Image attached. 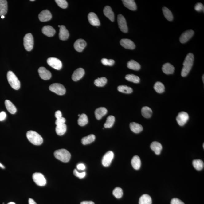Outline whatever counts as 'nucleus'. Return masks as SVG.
Segmentation results:
<instances>
[{
    "instance_id": "obj_45",
    "label": "nucleus",
    "mask_w": 204,
    "mask_h": 204,
    "mask_svg": "<svg viewBox=\"0 0 204 204\" xmlns=\"http://www.w3.org/2000/svg\"><path fill=\"white\" fill-rule=\"evenodd\" d=\"M102 63L105 65H108L111 66L114 65L115 61L113 60H108L106 58H103L101 60Z\"/></svg>"
},
{
    "instance_id": "obj_48",
    "label": "nucleus",
    "mask_w": 204,
    "mask_h": 204,
    "mask_svg": "<svg viewBox=\"0 0 204 204\" xmlns=\"http://www.w3.org/2000/svg\"><path fill=\"white\" fill-rule=\"evenodd\" d=\"M66 121V120L65 118L61 117L59 119H57L55 121L56 125H59L65 124Z\"/></svg>"
},
{
    "instance_id": "obj_49",
    "label": "nucleus",
    "mask_w": 204,
    "mask_h": 204,
    "mask_svg": "<svg viewBox=\"0 0 204 204\" xmlns=\"http://www.w3.org/2000/svg\"><path fill=\"white\" fill-rule=\"evenodd\" d=\"M171 204H185V203L178 198H174L171 201Z\"/></svg>"
},
{
    "instance_id": "obj_27",
    "label": "nucleus",
    "mask_w": 204,
    "mask_h": 204,
    "mask_svg": "<svg viewBox=\"0 0 204 204\" xmlns=\"http://www.w3.org/2000/svg\"><path fill=\"white\" fill-rule=\"evenodd\" d=\"M8 10L7 2L6 0H0V16H4Z\"/></svg>"
},
{
    "instance_id": "obj_7",
    "label": "nucleus",
    "mask_w": 204,
    "mask_h": 204,
    "mask_svg": "<svg viewBox=\"0 0 204 204\" xmlns=\"http://www.w3.org/2000/svg\"><path fill=\"white\" fill-rule=\"evenodd\" d=\"M32 177L34 182L40 186H44L47 183V181L45 177L41 173H35L33 174Z\"/></svg>"
},
{
    "instance_id": "obj_40",
    "label": "nucleus",
    "mask_w": 204,
    "mask_h": 204,
    "mask_svg": "<svg viewBox=\"0 0 204 204\" xmlns=\"http://www.w3.org/2000/svg\"><path fill=\"white\" fill-rule=\"evenodd\" d=\"M115 121V117L112 116H108L107 118L106 122L104 123V127L109 128L112 127Z\"/></svg>"
},
{
    "instance_id": "obj_21",
    "label": "nucleus",
    "mask_w": 204,
    "mask_h": 204,
    "mask_svg": "<svg viewBox=\"0 0 204 204\" xmlns=\"http://www.w3.org/2000/svg\"><path fill=\"white\" fill-rule=\"evenodd\" d=\"M122 2L124 6L131 10L135 11L137 9V6L134 0H123Z\"/></svg>"
},
{
    "instance_id": "obj_42",
    "label": "nucleus",
    "mask_w": 204,
    "mask_h": 204,
    "mask_svg": "<svg viewBox=\"0 0 204 204\" xmlns=\"http://www.w3.org/2000/svg\"><path fill=\"white\" fill-rule=\"evenodd\" d=\"M107 83V79L105 77L98 78L95 80L94 84L98 87L104 86Z\"/></svg>"
},
{
    "instance_id": "obj_9",
    "label": "nucleus",
    "mask_w": 204,
    "mask_h": 204,
    "mask_svg": "<svg viewBox=\"0 0 204 204\" xmlns=\"http://www.w3.org/2000/svg\"><path fill=\"white\" fill-rule=\"evenodd\" d=\"M114 153L111 151L107 152L102 159V163L105 167H108L111 164L112 161L114 158Z\"/></svg>"
},
{
    "instance_id": "obj_25",
    "label": "nucleus",
    "mask_w": 204,
    "mask_h": 204,
    "mask_svg": "<svg viewBox=\"0 0 204 204\" xmlns=\"http://www.w3.org/2000/svg\"><path fill=\"white\" fill-rule=\"evenodd\" d=\"M151 148L156 155H159L162 150V146L160 143L154 141L151 144Z\"/></svg>"
},
{
    "instance_id": "obj_2",
    "label": "nucleus",
    "mask_w": 204,
    "mask_h": 204,
    "mask_svg": "<svg viewBox=\"0 0 204 204\" xmlns=\"http://www.w3.org/2000/svg\"><path fill=\"white\" fill-rule=\"evenodd\" d=\"M27 137L29 141L35 145H40L43 142L42 136L35 131H27Z\"/></svg>"
},
{
    "instance_id": "obj_44",
    "label": "nucleus",
    "mask_w": 204,
    "mask_h": 204,
    "mask_svg": "<svg viewBox=\"0 0 204 204\" xmlns=\"http://www.w3.org/2000/svg\"><path fill=\"white\" fill-rule=\"evenodd\" d=\"M55 1L57 5L62 9H66L68 6V3L65 0H56Z\"/></svg>"
},
{
    "instance_id": "obj_18",
    "label": "nucleus",
    "mask_w": 204,
    "mask_h": 204,
    "mask_svg": "<svg viewBox=\"0 0 204 204\" xmlns=\"http://www.w3.org/2000/svg\"><path fill=\"white\" fill-rule=\"evenodd\" d=\"M84 74L85 71L83 69L78 68L74 72L73 75H72V80L74 81H78L83 78Z\"/></svg>"
},
{
    "instance_id": "obj_37",
    "label": "nucleus",
    "mask_w": 204,
    "mask_h": 204,
    "mask_svg": "<svg viewBox=\"0 0 204 204\" xmlns=\"http://www.w3.org/2000/svg\"><path fill=\"white\" fill-rule=\"evenodd\" d=\"M154 89L157 93H163L165 90V87L161 82H157L155 84Z\"/></svg>"
},
{
    "instance_id": "obj_3",
    "label": "nucleus",
    "mask_w": 204,
    "mask_h": 204,
    "mask_svg": "<svg viewBox=\"0 0 204 204\" xmlns=\"http://www.w3.org/2000/svg\"><path fill=\"white\" fill-rule=\"evenodd\" d=\"M54 156L57 159L65 163L70 161L71 158L70 153L65 149H61L56 151Z\"/></svg>"
},
{
    "instance_id": "obj_41",
    "label": "nucleus",
    "mask_w": 204,
    "mask_h": 204,
    "mask_svg": "<svg viewBox=\"0 0 204 204\" xmlns=\"http://www.w3.org/2000/svg\"><path fill=\"white\" fill-rule=\"evenodd\" d=\"M126 80L128 81L133 82L135 83H139L140 82V78L137 76L133 74H128L126 75Z\"/></svg>"
},
{
    "instance_id": "obj_17",
    "label": "nucleus",
    "mask_w": 204,
    "mask_h": 204,
    "mask_svg": "<svg viewBox=\"0 0 204 204\" xmlns=\"http://www.w3.org/2000/svg\"><path fill=\"white\" fill-rule=\"evenodd\" d=\"M86 45V42L83 39H80L76 41L74 44V47L77 52H80L83 51Z\"/></svg>"
},
{
    "instance_id": "obj_33",
    "label": "nucleus",
    "mask_w": 204,
    "mask_h": 204,
    "mask_svg": "<svg viewBox=\"0 0 204 204\" xmlns=\"http://www.w3.org/2000/svg\"><path fill=\"white\" fill-rule=\"evenodd\" d=\"M141 113L142 116L146 118H149L151 117L152 114V109L148 107L145 106L143 107L141 109Z\"/></svg>"
},
{
    "instance_id": "obj_31",
    "label": "nucleus",
    "mask_w": 204,
    "mask_h": 204,
    "mask_svg": "<svg viewBox=\"0 0 204 204\" xmlns=\"http://www.w3.org/2000/svg\"><path fill=\"white\" fill-rule=\"evenodd\" d=\"M152 198L148 195H143L139 198V204H152Z\"/></svg>"
},
{
    "instance_id": "obj_53",
    "label": "nucleus",
    "mask_w": 204,
    "mask_h": 204,
    "mask_svg": "<svg viewBox=\"0 0 204 204\" xmlns=\"http://www.w3.org/2000/svg\"><path fill=\"white\" fill-rule=\"evenodd\" d=\"M80 204H95V203L92 201H83L81 202Z\"/></svg>"
},
{
    "instance_id": "obj_35",
    "label": "nucleus",
    "mask_w": 204,
    "mask_h": 204,
    "mask_svg": "<svg viewBox=\"0 0 204 204\" xmlns=\"http://www.w3.org/2000/svg\"><path fill=\"white\" fill-rule=\"evenodd\" d=\"M163 14L168 21H171L173 19V16L171 11L168 8L164 7L162 9Z\"/></svg>"
},
{
    "instance_id": "obj_8",
    "label": "nucleus",
    "mask_w": 204,
    "mask_h": 204,
    "mask_svg": "<svg viewBox=\"0 0 204 204\" xmlns=\"http://www.w3.org/2000/svg\"><path fill=\"white\" fill-rule=\"evenodd\" d=\"M47 62L50 66L57 70H60L62 66L61 61L55 57H51L48 59Z\"/></svg>"
},
{
    "instance_id": "obj_36",
    "label": "nucleus",
    "mask_w": 204,
    "mask_h": 204,
    "mask_svg": "<svg viewBox=\"0 0 204 204\" xmlns=\"http://www.w3.org/2000/svg\"><path fill=\"white\" fill-rule=\"evenodd\" d=\"M79 117L78 120V124L80 126H83L88 124V116L85 114H82Z\"/></svg>"
},
{
    "instance_id": "obj_16",
    "label": "nucleus",
    "mask_w": 204,
    "mask_h": 204,
    "mask_svg": "<svg viewBox=\"0 0 204 204\" xmlns=\"http://www.w3.org/2000/svg\"><path fill=\"white\" fill-rule=\"evenodd\" d=\"M39 18L41 22H47L50 21L52 18V14L48 10H44L39 15Z\"/></svg>"
},
{
    "instance_id": "obj_26",
    "label": "nucleus",
    "mask_w": 204,
    "mask_h": 204,
    "mask_svg": "<svg viewBox=\"0 0 204 204\" xmlns=\"http://www.w3.org/2000/svg\"><path fill=\"white\" fill-rule=\"evenodd\" d=\"M130 128L131 131L136 134H139L143 130V127L141 125L135 122L131 123Z\"/></svg>"
},
{
    "instance_id": "obj_14",
    "label": "nucleus",
    "mask_w": 204,
    "mask_h": 204,
    "mask_svg": "<svg viewBox=\"0 0 204 204\" xmlns=\"http://www.w3.org/2000/svg\"><path fill=\"white\" fill-rule=\"evenodd\" d=\"M122 46L124 48L130 50H133L135 48V45L132 41L128 39H122L120 41Z\"/></svg>"
},
{
    "instance_id": "obj_15",
    "label": "nucleus",
    "mask_w": 204,
    "mask_h": 204,
    "mask_svg": "<svg viewBox=\"0 0 204 204\" xmlns=\"http://www.w3.org/2000/svg\"><path fill=\"white\" fill-rule=\"evenodd\" d=\"M88 18L89 22L92 26H100V22L97 16L94 13L91 12L88 14Z\"/></svg>"
},
{
    "instance_id": "obj_43",
    "label": "nucleus",
    "mask_w": 204,
    "mask_h": 204,
    "mask_svg": "<svg viewBox=\"0 0 204 204\" xmlns=\"http://www.w3.org/2000/svg\"><path fill=\"white\" fill-rule=\"evenodd\" d=\"M122 189L120 187H117L115 188L113 192V194L116 198L119 199L121 198L123 195Z\"/></svg>"
},
{
    "instance_id": "obj_11",
    "label": "nucleus",
    "mask_w": 204,
    "mask_h": 204,
    "mask_svg": "<svg viewBox=\"0 0 204 204\" xmlns=\"http://www.w3.org/2000/svg\"><path fill=\"white\" fill-rule=\"evenodd\" d=\"M118 22L120 29L123 33L128 32V27L126 21L122 15L119 14L118 16Z\"/></svg>"
},
{
    "instance_id": "obj_52",
    "label": "nucleus",
    "mask_w": 204,
    "mask_h": 204,
    "mask_svg": "<svg viewBox=\"0 0 204 204\" xmlns=\"http://www.w3.org/2000/svg\"><path fill=\"white\" fill-rule=\"evenodd\" d=\"M85 168H86V167H85V165L83 164H79L77 166V168L79 169V170H84Z\"/></svg>"
},
{
    "instance_id": "obj_24",
    "label": "nucleus",
    "mask_w": 204,
    "mask_h": 204,
    "mask_svg": "<svg viewBox=\"0 0 204 204\" xmlns=\"http://www.w3.org/2000/svg\"><path fill=\"white\" fill-rule=\"evenodd\" d=\"M108 111L106 108L101 107L95 110V116L97 119L99 120L106 114Z\"/></svg>"
},
{
    "instance_id": "obj_58",
    "label": "nucleus",
    "mask_w": 204,
    "mask_h": 204,
    "mask_svg": "<svg viewBox=\"0 0 204 204\" xmlns=\"http://www.w3.org/2000/svg\"><path fill=\"white\" fill-rule=\"evenodd\" d=\"M202 79H203V82L204 83V75H203V76H202Z\"/></svg>"
},
{
    "instance_id": "obj_1",
    "label": "nucleus",
    "mask_w": 204,
    "mask_h": 204,
    "mask_svg": "<svg viewBox=\"0 0 204 204\" xmlns=\"http://www.w3.org/2000/svg\"><path fill=\"white\" fill-rule=\"evenodd\" d=\"M194 61V55L192 53H189L186 56L183 63V67L182 68L181 75L182 77L187 76L191 69L193 66Z\"/></svg>"
},
{
    "instance_id": "obj_51",
    "label": "nucleus",
    "mask_w": 204,
    "mask_h": 204,
    "mask_svg": "<svg viewBox=\"0 0 204 204\" xmlns=\"http://www.w3.org/2000/svg\"><path fill=\"white\" fill-rule=\"evenodd\" d=\"M55 116L56 118H57V119L62 117L61 112L60 111H56L55 113Z\"/></svg>"
},
{
    "instance_id": "obj_13",
    "label": "nucleus",
    "mask_w": 204,
    "mask_h": 204,
    "mask_svg": "<svg viewBox=\"0 0 204 204\" xmlns=\"http://www.w3.org/2000/svg\"><path fill=\"white\" fill-rule=\"evenodd\" d=\"M38 73L41 78L43 80H47L50 79L52 77L51 72L47 70L45 67H41L39 69Z\"/></svg>"
},
{
    "instance_id": "obj_50",
    "label": "nucleus",
    "mask_w": 204,
    "mask_h": 204,
    "mask_svg": "<svg viewBox=\"0 0 204 204\" xmlns=\"http://www.w3.org/2000/svg\"><path fill=\"white\" fill-rule=\"evenodd\" d=\"M6 112L4 111L0 113V121H3L6 119Z\"/></svg>"
},
{
    "instance_id": "obj_59",
    "label": "nucleus",
    "mask_w": 204,
    "mask_h": 204,
    "mask_svg": "<svg viewBox=\"0 0 204 204\" xmlns=\"http://www.w3.org/2000/svg\"><path fill=\"white\" fill-rule=\"evenodd\" d=\"M30 1H34V0H31Z\"/></svg>"
},
{
    "instance_id": "obj_47",
    "label": "nucleus",
    "mask_w": 204,
    "mask_h": 204,
    "mask_svg": "<svg viewBox=\"0 0 204 204\" xmlns=\"http://www.w3.org/2000/svg\"><path fill=\"white\" fill-rule=\"evenodd\" d=\"M194 9L196 11H198V12H200L201 11H203L204 12V6L201 3H198L196 4Z\"/></svg>"
},
{
    "instance_id": "obj_39",
    "label": "nucleus",
    "mask_w": 204,
    "mask_h": 204,
    "mask_svg": "<svg viewBox=\"0 0 204 204\" xmlns=\"http://www.w3.org/2000/svg\"><path fill=\"white\" fill-rule=\"evenodd\" d=\"M118 90L121 93L129 94L132 92L133 90L131 87L126 86V85H120L118 87Z\"/></svg>"
},
{
    "instance_id": "obj_30",
    "label": "nucleus",
    "mask_w": 204,
    "mask_h": 204,
    "mask_svg": "<svg viewBox=\"0 0 204 204\" xmlns=\"http://www.w3.org/2000/svg\"><path fill=\"white\" fill-rule=\"evenodd\" d=\"M127 66L131 69L138 71L141 68V65L137 62L134 60H131L128 62Z\"/></svg>"
},
{
    "instance_id": "obj_54",
    "label": "nucleus",
    "mask_w": 204,
    "mask_h": 204,
    "mask_svg": "<svg viewBox=\"0 0 204 204\" xmlns=\"http://www.w3.org/2000/svg\"><path fill=\"white\" fill-rule=\"evenodd\" d=\"M29 204H37L36 202L32 198H29Z\"/></svg>"
},
{
    "instance_id": "obj_6",
    "label": "nucleus",
    "mask_w": 204,
    "mask_h": 204,
    "mask_svg": "<svg viewBox=\"0 0 204 204\" xmlns=\"http://www.w3.org/2000/svg\"><path fill=\"white\" fill-rule=\"evenodd\" d=\"M49 88L51 91L57 94V95H65L66 92L65 87L61 84H53L49 86Z\"/></svg>"
},
{
    "instance_id": "obj_19",
    "label": "nucleus",
    "mask_w": 204,
    "mask_h": 204,
    "mask_svg": "<svg viewBox=\"0 0 204 204\" xmlns=\"http://www.w3.org/2000/svg\"><path fill=\"white\" fill-rule=\"evenodd\" d=\"M69 37V33L66 28L64 26H60L59 37L60 40L65 41L67 40Z\"/></svg>"
},
{
    "instance_id": "obj_29",
    "label": "nucleus",
    "mask_w": 204,
    "mask_h": 204,
    "mask_svg": "<svg viewBox=\"0 0 204 204\" xmlns=\"http://www.w3.org/2000/svg\"><path fill=\"white\" fill-rule=\"evenodd\" d=\"M131 164L132 167L136 170H139L141 166V161L139 156H134L131 161Z\"/></svg>"
},
{
    "instance_id": "obj_28",
    "label": "nucleus",
    "mask_w": 204,
    "mask_h": 204,
    "mask_svg": "<svg viewBox=\"0 0 204 204\" xmlns=\"http://www.w3.org/2000/svg\"><path fill=\"white\" fill-rule=\"evenodd\" d=\"M5 104L6 109L10 113L12 114H14L16 113L17 109L12 102L9 100H6L5 102Z\"/></svg>"
},
{
    "instance_id": "obj_56",
    "label": "nucleus",
    "mask_w": 204,
    "mask_h": 204,
    "mask_svg": "<svg viewBox=\"0 0 204 204\" xmlns=\"http://www.w3.org/2000/svg\"><path fill=\"white\" fill-rule=\"evenodd\" d=\"M8 204H16L14 203V202H10V203H8Z\"/></svg>"
},
{
    "instance_id": "obj_5",
    "label": "nucleus",
    "mask_w": 204,
    "mask_h": 204,
    "mask_svg": "<svg viewBox=\"0 0 204 204\" xmlns=\"http://www.w3.org/2000/svg\"><path fill=\"white\" fill-rule=\"evenodd\" d=\"M24 45L26 50L30 51L32 50L34 45V39L32 34L29 33L25 36Z\"/></svg>"
},
{
    "instance_id": "obj_34",
    "label": "nucleus",
    "mask_w": 204,
    "mask_h": 204,
    "mask_svg": "<svg viewBox=\"0 0 204 204\" xmlns=\"http://www.w3.org/2000/svg\"><path fill=\"white\" fill-rule=\"evenodd\" d=\"M95 135L91 134L88 136L83 137L81 140L82 143L84 145H87L91 143L95 140Z\"/></svg>"
},
{
    "instance_id": "obj_22",
    "label": "nucleus",
    "mask_w": 204,
    "mask_h": 204,
    "mask_svg": "<svg viewBox=\"0 0 204 204\" xmlns=\"http://www.w3.org/2000/svg\"><path fill=\"white\" fill-rule=\"evenodd\" d=\"M163 72L166 74H172L174 73L175 68L173 65L169 63L164 64L162 67Z\"/></svg>"
},
{
    "instance_id": "obj_32",
    "label": "nucleus",
    "mask_w": 204,
    "mask_h": 204,
    "mask_svg": "<svg viewBox=\"0 0 204 204\" xmlns=\"http://www.w3.org/2000/svg\"><path fill=\"white\" fill-rule=\"evenodd\" d=\"M67 131L66 125L65 124L59 125L56 126V131L58 135L62 136L65 134Z\"/></svg>"
},
{
    "instance_id": "obj_4",
    "label": "nucleus",
    "mask_w": 204,
    "mask_h": 204,
    "mask_svg": "<svg viewBox=\"0 0 204 204\" xmlns=\"http://www.w3.org/2000/svg\"><path fill=\"white\" fill-rule=\"evenodd\" d=\"M7 78L8 82L13 88L18 90L20 88V82L14 72L11 71L8 72Z\"/></svg>"
},
{
    "instance_id": "obj_55",
    "label": "nucleus",
    "mask_w": 204,
    "mask_h": 204,
    "mask_svg": "<svg viewBox=\"0 0 204 204\" xmlns=\"http://www.w3.org/2000/svg\"><path fill=\"white\" fill-rule=\"evenodd\" d=\"M0 167H1V168H2V169H5V167L4 166V165H2V164L1 163H0Z\"/></svg>"
},
{
    "instance_id": "obj_38",
    "label": "nucleus",
    "mask_w": 204,
    "mask_h": 204,
    "mask_svg": "<svg viewBox=\"0 0 204 204\" xmlns=\"http://www.w3.org/2000/svg\"><path fill=\"white\" fill-rule=\"evenodd\" d=\"M193 167L196 170L200 171L202 170L204 167V163L201 159H195L193 161Z\"/></svg>"
},
{
    "instance_id": "obj_12",
    "label": "nucleus",
    "mask_w": 204,
    "mask_h": 204,
    "mask_svg": "<svg viewBox=\"0 0 204 204\" xmlns=\"http://www.w3.org/2000/svg\"><path fill=\"white\" fill-rule=\"evenodd\" d=\"M194 33V32L192 30H187L184 32L180 36V42L184 44L188 41L193 37Z\"/></svg>"
},
{
    "instance_id": "obj_20",
    "label": "nucleus",
    "mask_w": 204,
    "mask_h": 204,
    "mask_svg": "<svg viewBox=\"0 0 204 204\" xmlns=\"http://www.w3.org/2000/svg\"><path fill=\"white\" fill-rule=\"evenodd\" d=\"M42 30L43 33L48 37H53L56 33L55 29L50 26H44Z\"/></svg>"
},
{
    "instance_id": "obj_46",
    "label": "nucleus",
    "mask_w": 204,
    "mask_h": 204,
    "mask_svg": "<svg viewBox=\"0 0 204 204\" xmlns=\"http://www.w3.org/2000/svg\"><path fill=\"white\" fill-rule=\"evenodd\" d=\"M74 175L76 177L79 178H83L85 177L86 175V173L85 172H83L82 173L79 172L76 169H74L73 171Z\"/></svg>"
},
{
    "instance_id": "obj_23",
    "label": "nucleus",
    "mask_w": 204,
    "mask_h": 204,
    "mask_svg": "<svg viewBox=\"0 0 204 204\" xmlns=\"http://www.w3.org/2000/svg\"><path fill=\"white\" fill-rule=\"evenodd\" d=\"M104 14L112 22L114 21V14L111 8L109 6H105L104 9Z\"/></svg>"
},
{
    "instance_id": "obj_57",
    "label": "nucleus",
    "mask_w": 204,
    "mask_h": 204,
    "mask_svg": "<svg viewBox=\"0 0 204 204\" xmlns=\"http://www.w3.org/2000/svg\"><path fill=\"white\" fill-rule=\"evenodd\" d=\"M1 18L2 19H4L5 18V16H1Z\"/></svg>"
},
{
    "instance_id": "obj_10",
    "label": "nucleus",
    "mask_w": 204,
    "mask_h": 204,
    "mask_svg": "<svg viewBox=\"0 0 204 204\" xmlns=\"http://www.w3.org/2000/svg\"><path fill=\"white\" fill-rule=\"evenodd\" d=\"M189 118L188 113L185 112H181L178 115L176 120L178 124L179 125L183 126L188 121Z\"/></svg>"
}]
</instances>
